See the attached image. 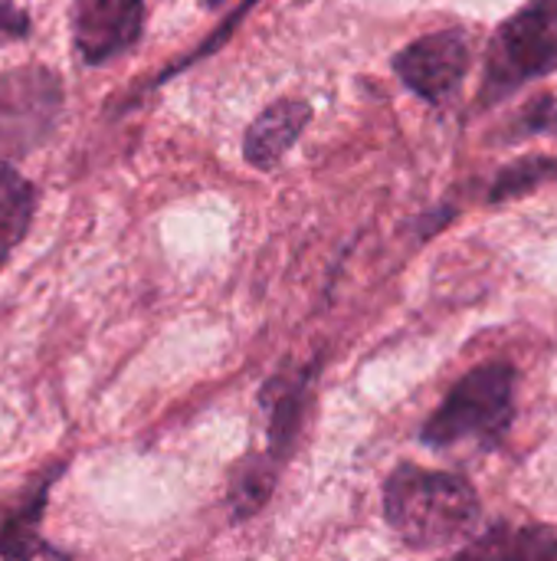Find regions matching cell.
<instances>
[{"label": "cell", "instance_id": "6da1fadb", "mask_svg": "<svg viewBox=\"0 0 557 561\" xmlns=\"http://www.w3.org/2000/svg\"><path fill=\"white\" fill-rule=\"evenodd\" d=\"M479 513L483 506L476 490L456 473L404 463L384 483L387 526L401 536L404 546L420 552L463 542L473 536Z\"/></svg>", "mask_w": 557, "mask_h": 561}, {"label": "cell", "instance_id": "7a4b0ae2", "mask_svg": "<svg viewBox=\"0 0 557 561\" xmlns=\"http://www.w3.org/2000/svg\"><path fill=\"white\" fill-rule=\"evenodd\" d=\"M515 417V368L509 362H486L473 368L446 394L440 411L423 424L420 440L433 450L476 444L496 450Z\"/></svg>", "mask_w": 557, "mask_h": 561}, {"label": "cell", "instance_id": "3957f363", "mask_svg": "<svg viewBox=\"0 0 557 561\" xmlns=\"http://www.w3.org/2000/svg\"><path fill=\"white\" fill-rule=\"evenodd\" d=\"M557 69V0H529L509 16L486 53L479 108L506 102L512 92Z\"/></svg>", "mask_w": 557, "mask_h": 561}, {"label": "cell", "instance_id": "277c9868", "mask_svg": "<svg viewBox=\"0 0 557 561\" xmlns=\"http://www.w3.org/2000/svg\"><path fill=\"white\" fill-rule=\"evenodd\" d=\"M59 112V79L43 69H23L0 79V161L23 154L43 138Z\"/></svg>", "mask_w": 557, "mask_h": 561}, {"label": "cell", "instance_id": "5b68a950", "mask_svg": "<svg viewBox=\"0 0 557 561\" xmlns=\"http://www.w3.org/2000/svg\"><path fill=\"white\" fill-rule=\"evenodd\" d=\"M397 76L420 99L443 105L456 95L469 72V43L463 30H443L414 39L394 59Z\"/></svg>", "mask_w": 557, "mask_h": 561}, {"label": "cell", "instance_id": "8992f818", "mask_svg": "<svg viewBox=\"0 0 557 561\" xmlns=\"http://www.w3.org/2000/svg\"><path fill=\"white\" fill-rule=\"evenodd\" d=\"M144 23V0H76L72 36L89 66L108 62L135 46Z\"/></svg>", "mask_w": 557, "mask_h": 561}, {"label": "cell", "instance_id": "52a82bcc", "mask_svg": "<svg viewBox=\"0 0 557 561\" xmlns=\"http://www.w3.org/2000/svg\"><path fill=\"white\" fill-rule=\"evenodd\" d=\"M309 118H312V108L299 99H279L276 105H269L246 131V141H243L246 161L253 168H263V171L279 164L282 154L305 131Z\"/></svg>", "mask_w": 557, "mask_h": 561}, {"label": "cell", "instance_id": "ba28073f", "mask_svg": "<svg viewBox=\"0 0 557 561\" xmlns=\"http://www.w3.org/2000/svg\"><path fill=\"white\" fill-rule=\"evenodd\" d=\"M46 490L49 483L39 480L33 490H26L16 503H10L0 513V556L10 559H36V556H56L49 546L39 542V516L46 506Z\"/></svg>", "mask_w": 557, "mask_h": 561}, {"label": "cell", "instance_id": "9c48e42d", "mask_svg": "<svg viewBox=\"0 0 557 561\" xmlns=\"http://www.w3.org/2000/svg\"><path fill=\"white\" fill-rule=\"evenodd\" d=\"M312 368H302L295 375H279L263 388V408H269V427H272V457L282 460L286 447L295 437L299 414L305 411V394H309Z\"/></svg>", "mask_w": 557, "mask_h": 561}, {"label": "cell", "instance_id": "30bf717a", "mask_svg": "<svg viewBox=\"0 0 557 561\" xmlns=\"http://www.w3.org/2000/svg\"><path fill=\"white\" fill-rule=\"evenodd\" d=\"M466 559H557V536L552 529H492L483 539L460 549Z\"/></svg>", "mask_w": 557, "mask_h": 561}, {"label": "cell", "instance_id": "8fae6325", "mask_svg": "<svg viewBox=\"0 0 557 561\" xmlns=\"http://www.w3.org/2000/svg\"><path fill=\"white\" fill-rule=\"evenodd\" d=\"M33 207H36L33 184L20 171H13L7 161H0V266L26 237Z\"/></svg>", "mask_w": 557, "mask_h": 561}, {"label": "cell", "instance_id": "7c38bea8", "mask_svg": "<svg viewBox=\"0 0 557 561\" xmlns=\"http://www.w3.org/2000/svg\"><path fill=\"white\" fill-rule=\"evenodd\" d=\"M276 473H279V457H250L236 467L233 483H230V510L233 519H250L253 513L263 510V503L276 490Z\"/></svg>", "mask_w": 557, "mask_h": 561}, {"label": "cell", "instance_id": "4fadbf2b", "mask_svg": "<svg viewBox=\"0 0 557 561\" xmlns=\"http://www.w3.org/2000/svg\"><path fill=\"white\" fill-rule=\"evenodd\" d=\"M545 184H557V154H529V158H519L515 164H506L496 174L489 187V201L492 204L515 201Z\"/></svg>", "mask_w": 557, "mask_h": 561}, {"label": "cell", "instance_id": "5bb4252c", "mask_svg": "<svg viewBox=\"0 0 557 561\" xmlns=\"http://www.w3.org/2000/svg\"><path fill=\"white\" fill-rule=\"evenodd\" d=\"M548 135L557 131V99L555 95H538L522 108V125L515 128V135Z\"/></svg>", "mask_w": 557, "mask_h": 561}, {"label": "cell", "instance_id": "9a60e30c", "mask_svg": "<svg viewBox=\"0 0 557 561\" xmlns=\"http://www.w3.org/2000/svg\"><path fill=\"white\" fill-rule=\"evenodd\" d=\"M30 30V20L26 13L13 3V0H0V33H10V36H23Z\"/></svg>", "mask_w": 557, "mask_h": 561}, {"label": "cell", "instance_id": "2e32d148", "mask_svg": "<svg viewBox=\"0 0 557 561\" xmlns=\"http://www.w3.org/2000/svg\"><path fill=\"white\" fill-rule=\"evenodd\" d=\"M200 3H204V7H210V10H213V7H220V3H223V0H200Z\"/></svg>", "mask_w": 557, "mask_h": 561}]
</instances>
